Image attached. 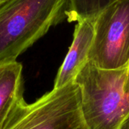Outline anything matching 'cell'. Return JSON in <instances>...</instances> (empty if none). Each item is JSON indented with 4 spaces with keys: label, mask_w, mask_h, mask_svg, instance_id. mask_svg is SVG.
Here are the masks:
<instances>
[{
    "label": "cell",
    "mask_w": 129,
    "mask_h": 129,
    "mask_svg": "<svg viewBox=\"0 0 129 129\" xmlns=\"http://www.w3.org/2000/svg\"><path fill=\"white\" fill-rule=\"evenodd\" d=\"M68 0H9L0 6V66L18 57L66 19Z\"/></svg>",
    "instance_id": "1"
},
{
    "label": "cell",
    "mask_w": 129,
    "mask_h": 129,
    "mask_svg": "<svg viewBox=\"0 0 129 129\" xmlns=\"http://www.w3.org/2000/svg\"><path fill=\"white\" fill-rule=\"evenodd\" d=\"M75 81L90 129H118L129 115V67L102 69L88 60Z\"/></svg>",
    "instance_id": "2"
},
{
    "label": "cell",
    "mask_w": 129,
    "mask_h": 129,
    "mask_svg": "<svg viewBox=\"0 0 129 129\" xmlns=\"http://www.w3.org/2000/svg\"><path fill=\"white\" fill-rule=\"evenodd\" d=\"M3 129H90L84 115L80 87L72 81L53 88L33 103L22 100Z\"/></svg>",
    "instance_id": "3"
},
{
    "label": "cell",
    "mask_w": 129,
    "mask_h": 129,
    "mask_svg": "<svg viewBox=\"0 0 129 129\" xmlns=\"http://www.w3.org/2000/svg\"><path fill=\"white\" fill-rule=\"evenodd\" d=\"M94 37L88 60L102 69L129 64V0H118L93 22Z\"/></svg>",
    "instance_id": "4"
},
{
    "label": "cell",
    "mask_w": 129,
    "mask_h": 129,
    "mask_svg": "<svg viewBox=\"0 0 129 129\" xmlns=\"http://www.w3.org/2000/svg\"><path fill=\"white\" fill-rule=\"evenodd\" d=\"M93 37L92 22L81 21L76 24L72 45L55 77L53 88H60L75 81L88 61Z\"/></svg>",
    "instance_id": "5"
},
{
    "label": "cell",
    "mask_w": 129,
    "mask_h": 129,
    "mask_svg": "<svg viewBox=\"0 0 129 129\" xmlns=\"http://www.w3.org/2000/svg\"><path fill=\"white\" fill-rule=\"evenodd\" d=\"M23 67L17 61L0 66V129L15 107L24 100Z\"/></svg>",
    "instance_id": "6"
},
{
    "label": "cell",
    "mask_w": 129,
    "mask_h": 129,
    "mask_svg": "<svg viewBox=\"0 0 129 129\" xmlns=\"http://www.w3.org/2000/svg\"><path fill=\"white\" fill-rule=\"evenodd\" d=\"M118 0H68L66 11L69 22L90 21L96 18L106 9Z\"/></svg>",
    "instance_id": "7"
},
{
    "label": "cell",
    "mask_w": 129,
    "mask_h": 129,
    "mask_svg": "<svg viewBox=\"0 0 129 129\" xmlns=\"http://www.w3.org/2000/svg\"><path fill=\"white\" fill-rule=\"evenodd\" d=\"M118 129H129V115L126 117V118L121 123Z\"/></svg>",
    "instance_id": "8"
},
{
    "label": "cell",
    "mask_w": 129,
    "mask_h": 129,
    "mask_svg": "<svg viewBox=\"0 0 129 129\" xmlns=\"http://www.w3.org/2000/svg\"><path fill=\"white\" fill-rule=\"evenodd\" d=\"M8 1H9V0H0V6H2L3 4L6 3Z\"/></svg>",
    "instance_id": "9"
},
{
    "label": "cell",
    "mask_w": 129,
    "mask_h": 129,
    "mask_svg": "<svg viewBox=\"0 0 129 129\" xmlns=\"http://www.w3.org/2000/svg\"><path fill=\"white\" fill-rule=\"evenodd\" d=\"M128 67H129V64H128Z\"/></svg>",
    "instance_id": "10"
}]
</instances>
